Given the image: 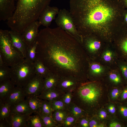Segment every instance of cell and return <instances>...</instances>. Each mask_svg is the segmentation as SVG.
Instances as JSON below:
<instances>
[{"instance_id": "cell-21", "label": "cell", "mask_w": 127, "mask_h": 127, "mask_svg": "<svg viewBox=\"0 0 127 127\" xmlns=\"http://www.w3.org/2000/svg\"><path fill=\"white\" fill-rule=\"evenodd\" d=\"M65 93L56 88L43 91L38 97L41 99L51 102L61 99Z\"/></svg>"}, {"instance_id": "cell-29", "label": "cell", "mask_w": 127, "mask_h": 127, "mask_svg": "<svg viewBox=\"0 0 127 127\" xmlns=\"http://www.w3.org/2000/svg\"><path fill=\"white\" fill-rule=\"evenodd\" d=\"M69 113L67 110H63L53 111L52 117L59 126L63 124Z\"/></svg>"}, {"instance_id": "cell-34", "label": "cell", "mask_w": 127, "mask_h": 127, "mask_svg": "<svg viewBox=\"0 0 127 127\" xmlns=\"http://www.w3.org/2000/svg\"><path fill=\"white\" fill-rule=\"evenodd\" d=\"M38 113L41 117L44 127H57L59 126L52 116L43 113L40 111Z\"/></svg>"}, {"instance_id": "cell-37", "label": "cell", "mask_w": 127, "mask_h": 127, "mask_svg": "<svg viewBox=\"0 0 127 127\" xmlns=\"http://www.w3.org/2000/svg\"><path fill=\"white\" fill-rule=\"evenodd\" d=\"M10 106L5 102H0V120L7 118L10 112Z\"/></svg>"}, {"instance_id": "cell-10", "label": "cell", "mask_w": 127, "mask_h": 127, "mask_svg": "<svg viewBox=\"0 0 127 127\" xmlns=\"http://www.w3.org/2000/svg\"><path fill=\"white\" fill-rule=\"evenodd\" d=\"M112 43L119 59L127 61V26L124 24L114 36Z\"/></svg>"}, {"instance_id": "cell-26", "label": "cell", "mask_w": 127, "mask_h": 127, "mask_svg": "<svg viewBox=\"0 0 127 127\" xmlns=\"http://www.w3.org/2000/svg\"><path fill=\"white\" fill-rule=\"evenodd\" d=\"M117 117L127 125V102H117Z\"/></svg>"}, {"instance_id": "cell-24", "label": "cell", "mask_w": 127, "mask_h": 127, "mask_svg": "<svg viewBox=\"0 0 127 127\" xmlns=\"http://www.w3.org/2000/svg\"><path fill=\"white\" fill-rule=\"evenodd\" d=\"M60 78L58 75L50 71L44 79L43 91L56 88Z\"/></svg>"}, {"instance_id": "cell-38", "label": "cell", "mask_w": 127, "mask_h": 127, "mask_svg": "<svg viewBox=\"0 0 127 127\" xmlns=\"http://www.w3.org/2000/svg\"><path fill=\"white\" fill-rule=\"evenodd\" d=\"M107 122V126L109 127H127V125L118 117H110Z\"/></svg>"}, {"instance_id": "cell-14", "label": "cell", "mask_w": 127, "mask_h": 127, "mask_svg": "<svg viewBox=\"0 0 127 127\" xmlns=\"http://www.w3.org/2000/svg\"><path fill=\"white\" fill-rule=\"evenodd\" d=\"M40 26L38 21H35L28 25L21 34L27 46L31 45L36 40L39 32L38 29Z\"/></svg>"}, {"instance_id": "cell-23", "label": "cell", "mask_w": 127, "mask_h": 127, "mask_svg": "<svg viewBox=\"0 0 127 127\" xmlns=\"http://www.w3.org/2000/svg\"><path fill=\"white\" fill-rule=\"evenodd\" d=\"M16 86L10 79L0 82V102H4Z\"/></svg>"}, {"instance_id": "cell-41", "label": "cell", "mask_w": 127, "mask_h": 127, "mask_svg": "<svg viewBox=\"0 0 127 127\" xmlns=\"http://www.w3.org/2000/svg\"><path fill=\"white\" fill-rule=\"evenodd\" d=\"M77 120V119L75 117L69 113L62 126L64 127H75Z\"/></svg>"}, {"instance_id": "cell-39", "label": "cell", "mask_w": 127, "mask_h": 127, "mask_svg": "<svg viewBox=\"0 0 127 127\" xmlns=\"http://www.w3.org/2000/svg\"><path fill=\"white\" fill-rule=\"evenodd\" d=\"M117 67L123 76L126 84H127V61L119 59Z\"/></svg>"}, {"instance_id": "cell-43", "label": "cell", "mask_w": 127, "mask_h": 127, "mask_svg": "<svg viewBox=\"0 0 127 127\" xmlns=\"http://www.w3.org/2000/svg\"><path fill=\"white\" fill-rule=\"evenodd\" d=\"M105 108L107 110L110 117H116L117 108L116 105L112 102H108L105 105Z\"/></svg>"}, {"instance_id": "cell-28", "label": "cell", "mask_w": 127, "mask_h": 127, "mask_svg": "<svg viewBox=\"0 0 127 127\" xmlns=\"http://www.w3.org/2000/svg\"><path fill=\"white\" fill-rule=\"evenodd\" d=\"M34 64L36 74L41 76L44 79L50 72L44 64L36 58Z\"/></svg>"}, {"instance_id": "cell-50", "label": "cell", "mask_w": 127, "mask_h": 127, "mask_svg": "<svg viewBox=\"0 0 127 127\" xmlns=\"http://www.w3.org/2000/svg\"><path fill=\"white\" fill-rule=\"evenodd\" d=\"M126 9H127V0H120Z\"/></svg>"}, {"instance_id": "cell-1", "label": "cell", "mask_w": 127, "mask_h": 127, "mask_svg": "<svg viewBox=\"0 0 127 127\" xmlns=\"http://www.w3.org/2000/svg\"><path fill=\"white\" fill-rule=\"evenodd\" d=\"M36 58L60 78L71 77L80 83L88 80L89 59L82 44L57 27L39 31Z\"/></svg>"}, {"instance_id": "cell-30", "label": "cell", "mask_w": 127, "mask_h": 127, "mask_svg": "<svg viewBox=\"0 0 127 127\" xmlns=\"http://www.w3.org/2000/svg\"><path fill=\"white\" fill-rule=\"evenodd\" d=\"M27 127H44L39 113L34 115L29 116L27 122Z\"/></svg>"}, {"instance_id": "cell-7", "label": "cell", "mask_w": 127, "mask_h": 127, "mask_svg": "<svg viewBox=\"0 0 127 127\" xmlns=\"http://www.w3.org/2000/svg\"><path fill=\"white\" fill-rule=\"evenodd\" d=\"M57 15L55 22L58 27L82 44L83 37L77 30L70 11L65 9H60Z\"/></svg>"}, {"instance_id": "cell-5", "label": "cell", "mask_w": 127, "mask_h": 127, "mask_svg": "<svg viewBox=\"0 0 127 127\" xmlns=\"http://www.w3.org/2000/svg\"><path fill=\"white\" fill-rule=\"evenodd\" d=\"M9 31L0 30V53L4 64L11 67L24 58L21 53L13 46Z\"/></svg>"}, {"instance_id": "cell-32", "label": "cell", "mask_w": 127, "mask_h": 127, "mask_svg": "<svg viewBox=\"0 0 127 127\" xmlns=\"http://www.w3.org/2000/svg\"><path fill=\"white\" fill-rule=\"evenodd\" d=\"M124 86L108 88L110 90L108 92L109 99L112 101L117 100L118 102Z\"/></svg>"}, {"instance_id": "cell-31", "label": "cell", "mask_w": 127, "mask_h": 127, "mask_svg": "<svg viewBox=\"0 0 127 127\" xmlns=\"http://www.w3.org/2000/svg\"><path fill=\"white\" fill-rule=\"evenodd\" d=\"M37 45L36 40L31 45L27 46L25 59L34 63L36 58V50Z\"/></svg>"}, {"instance_id": "cell-46", "label": "cell", "mask_w": 127, "mask_h": 127, "mask_svg": "<svg viewBox=\"0 0 127 127\" xmlns=\"http://www.w3.org/2000/svg\"><path fill=\"white\" fill-rule=\"evenodd\" d=\"M118 102H127V84L124 86Z\"/></svg>"}, {"instance_id": "cell-16", "label": "cell", "mask_w": 127, "mask_h": 127, "mask_svg": "<svg viewBox=\"0 0 127 127\" xmlns=\"http://www.w3.org/2000/svg\"><path fill=\"white\" fill-rule=\"evenodd\" d=\"M16 0H0V20H8L16 9Z\"/></svg>"}, {"instance_id": "cell-45", "label": "cell", "mask_w": 127, "mask_h": 127, "mask_svg": "<svg viewBox=\"0 0 127 127\" xmlns=\"http://www.w3.org/2000/svg\"><path fill=\"white\" fill-rule=\"evenodd\" d=\"M72 91H70L65 93L62 99L64 104L68 107L72 102Z\"/></svg>"}, {"instance_id": "cell-2", "label": "cell", "mask_w": 127, "mask_h": 127, "mask_svg": "<svg viewBox=\"0 0 127 127\" xmlns=\"http://www.w3.org/2000/svg\"><path fill=\"white\" fill-rule=\"evenodd\" d=\"M69 11L83 37L95 36L112 42L124 24L126 8L120 0H70Z\"/></svg>"}, {"instance_id": "cell-3", "label": "cell", "mask_w": 127, "mask_h": 127, "mask_svg": "<svg viewBox=\"0 0 127 127\" xmlns=\"http://www.w3.org/2000/svg\"><path fill=\"white\" fill-rule=\"evenodd\" d=\"M108 89L103 80L81 83L72 92V102L91 117L107 103Z\"/></svg>"}, {"instance_id": "cell-8", "label": "cell", "mask_w": 127, "mask_h": 127, "mask_svg": "<svg viewBox=\"0 0 127 127\" xmlns=\"http://www.w3.org/2000/svg\"><path fill=\"white\" fill-rule=\"evenodd\" d=\"M107 43L94 35L83 37L82 44L89 58L95 60L100 54Z\"/></svg>"}, {"instance_id": "cell-15", "label": "cell", "mask_w": 127, "mask_h": 127, "mask_svg": "<svg viewBox=\"0 0 127 127\" xmlns=\"http://www.w3.org/2000/svg\"><path fill=\"white\" fill-rule=\"evenodd\" d=\"M59 10L56 7L47 6L41 12L38 19L40 25L48 27L52 20L55 19Z\"/></svg>"}, {"instance_id": "cell-6", "label": "cell", "mask_w": 127, "mask_h": 127, "mask_svg": "<svg viewBox=\"0 0 127 127\" xmlns=\"http://www.w3.org/2000/svg\"><path fill=\"white\" fill-rule=\"evenodd\" d=\"M10 67V80L16 86L23 88L36 74L34 63L25 58Z\"/></svg>"}, {"instance_id": "cell-35", "label": "cell", "mask_w": 127, "mask_h": 127, "mask_svg": "<svg viewBox=\"0 0 127 127\" xmlns=\"http://www.w3.org/2000/svg\"><path fill=\"white\" fill-rule=\"evenodd\" d=\"M95 115L101 122L106 123L110 117L105 108L101 107L95 112Z\"/></svg>"}, {"instance_id": "cell-19", "label": "cell", "mask_w": 127, "mask_h": 127, "mask_svg": "<svg viewBox=\"0 0 127 127\" xmlns=\"http://www.w3.org/2000/svg\"><path fill=\"white\" fill-rule=\"evenodd\" d=\"M31 115L10 113L6 119L10 127H27L28 119Z\"/></svg>"}, {"instance_id": "cell-9", "label": "cell", "mask_w": 127, "mask_h": 127, "mask_svg": "<svg viewBox=\"0 0 127 127\" xmlns=\"http://www.w3.org/2000/svg\"><path fill=\"white\" fill-rule=\"evenodd\" d=\"M119 60L112 42L107 43L102 51L95 60L110 69L117 67Z\"/></svg>"}, {"instance_id": "cell-42", "label": "cell", "mask_w": 127, "mask_h": 127, "mask_svg": "<svg viewBox=\"0 0 127 127\" xmlns=\"http://www.w3.org/2000/svg\"><path fill=\"white\" fill-rule=\"evenodd\" d=\"M89 127H107L106 123L100 121L95 115L91 117L89 121Z\"/></svg>"}, {"instance_id": "cell-11", "label": "cell", "mask_w": 127, "mask_h": 127, "mask_svg": "<svg viewBox=\"0 0 127 127\" xmlns=\"http://www.w3.org/2000/svg\"><path fill=\"white\" fill-rule=\"evenodd\" d=\"M110 69L95 60L90 59L87 78L89 81H100Z\"/></svg>"}, {"instance_id": "cell-4", "label": "cell", "mask_w": 127, "mask_h": 127, "mask_svg": "<svg viewBox=\"0 0 127 127\" xmlns=\"http://www.w3.org/2000/svg\"><path fill=\"white\" fill-rule=\"evenodd\" d=\"M52 0H17L16 9L7 24L11 30L21 33L29 24L37 20Z\"/></svg>"}, {"instance_id": "cell-20", "label": "cell", "mask_w": 127, "mask_h": 127, "mask_svg": "<svg viewBox=\"0 0 127 127\" xmlns=\"http://www.w3.org/2000/svg\"><path fill=\"white\" fill-rule=\"evenodd\" d=\"M26 97L23 88L16 86L5 100L2 102L7 103L11 106L25 99Z\"/></svg>"}, {"instance_id": "cell-17", "label": "cell", "mask_w": 127, "mask_h": 127, "mask_svg": "<svg viewBox=\"0 0 127 127\" xmlns=\"http://www.w3.org/2000/svg\"><path fill=\"white\" fill-rule=\"evenodd\" d=\"M81 83L75 79L71 77L60 78L56 88L63 92L72 91Z\"/></svg>"}, {"instance_id": "cell-40", "label": "cell", "mask_w": 127, "mask_h": 127, "mask_svg": "<svg viewBox=\"0 0 127 127\" xmlns=\"http://www.w3.org/2000/svg\"><path fill=\"white\" fill-rule=\"evenodd\" d=\"M51 103L53 111L59 110H67V107L65 104L62 98L54 101Z\"/></svg>"}, {"instance_id": "cell-48", "label": "cell", "mask_w": 127, "mask_h": 127, "mask_svg": "<svg viewBox=\"0 0 127 127\" xmlns=\"http://www.w3.org/2000/svg\"><path fill=\"white\" fill-rule=\"evenodd\" d=\"M124 24L127 26V9H126L124 15Z\"/></svg>"}, {"instance_id": "cell-13", "label": "cell", "mask_w": 127, "mask_h": 127, "mask_svg": "<svg viewBox=\"0 0 127 127\" xmlns=\"http://www.w3.org/2000/svg\"><path fill=\"white\" fill-rule=\"evenodd\" d=\"M108 88L124 86L125 80L118 67L110 69L103 80Z\"/></svg>"}, {"instance_id": "cell-44", "label": "cell", "mask_w": 127, "mask_h": 127, "mask_svg": "<svg viewBox=\"0 0 127 127\" xmlns=\"http://www.w3.org/2000/svg\"><path fill=\"white\" fill-rule=\"evenodd\" d=\"M90 117L87 116L78 119L77 121L75 127H89V121Z\"/></svg>"}, {"instance_id": "cell-22", "label": "cell", "mask_w": 127, "mask_h": 127, "mask_svg": "<svg viewBox=\"0 0 127 127\" xmlns=\"http://www.w3.org/2000/svg\"><path fill=\"white\" fill-rule=\"evenodd\" d=\"M10 109L11 113L31 115L34 113L30 108L26 99L10 106Z\"/></svg>"}, {"instance_id": "cell-12", "label": "cell", "mask_w": 127, "mask_h": 127, "mask_svg": "<svg viewBox=\"0 0 127 127\" xmlns=\"http://www.w3.org/2000/svg\"><path fill=\"white\" fill-rule=\"evenodd\" d=\"M26 96L29 95L39 96L44 88V78L36 75L23 87Z\"/></svg>"}, {"instance_id": "cell-18", "label": "cell", "mask_w": 127, "mask_h": 127, "mask_svg": "<svg viewBox=\"0 0 127 127\" xmlns=\"http://www.w3.org/2000/svg\"><path fill=\"white\" fill-rule=\"evenodd\" d=\"M9 32L13 46L21 53L25 58L27 46L22 38L21 34L12 30Z\"/></svg>"}, {"instance_id": "cell-36", "label": "cell", "mask_w": 127, "mask_h": 127, "mask_svg": "<svg viewBox=\"0 0 127 127\" xmlns=\"http://www.w3.org/2000/svg\"><path fill=\"white\" fill-rule=\"evenodd\" d=\"M40 112L52 116L53 110L51 102L46 100L41 99Z\"/></svg>"}, {"instance_id": "cell-49", "label": "cell", "mask_w": 127, "mask_h": 127, "mask_svg": "<svg viewBox=\"0 0 127 127\" xmlns=\"http://www.w3.org/2000/svg\"><path fill=\"white\" fill-rule=\"evenodd\" d=\"M5 64L1 53H0V66Z\"/></svg>"}, {"instance_id": "cell-25", "label": "cell", "mask_w": 127, "mask_h": 127, "mask_svg": "<svg viewBox=\"0 0 127 127\" xmlns=\"http://www.w3.org/2000/svg\"><path fill=\"white\" fill-rule=\"evenodd\" d=\"M26 100L30 108L34 113H38L40 111L41 99L38 96L29 95L26 96Z\"/></svg>"}, {"instance_id": "cell-47", "label": "cell", "mask_w": 127, "mask_h": 127, "mask_svg": "<svg viewBox=\"0 0 127 127\" xmlns=\"http://www.w3.org/2000/svg\"><path fill=\"white\" fill-rule=\"evenodd\" d=\"M10 127V124L6 118L0 120V127Z\"/></svg>"}, {"instance_id": "cell-27", "label": "cell", "mask_w": 127, "mask_h": 127, "mask_svg": "<svg viewBox=\"0 0 127 127\" xmlns=\"http://www.w3.org/2000/svg\"><path fill=\"white\" fill-rule=\"evenodd\" d=\"M67 110L69 114L77 119L82 117L88 116L84 110L72 102L67 107Z\"/></svg>"}, {"instance_id": "cell-33", "label": "cell", "mask_w": 127, "mask_h": 127, "mask_svg": "<svg viewBox=\"0 0 127 127\" xmlns=\"http://www.w3.org/2000/svg\"><path fill=\"white\" fill-rule=\"evenodd\" d=\"M10 67L4 64L0 66V82L11 79Z\"/></svg>"}]
</instances>
